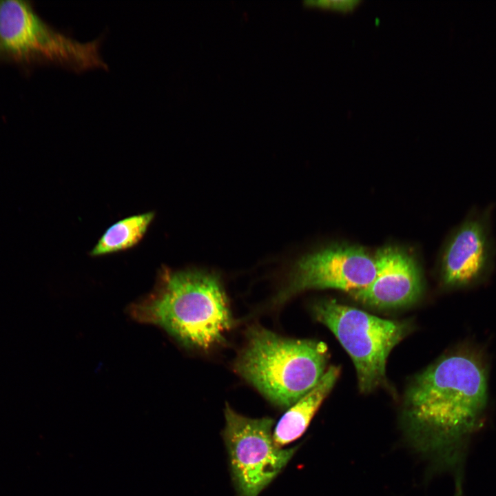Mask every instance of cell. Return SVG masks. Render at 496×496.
<instances>
[{"label":"cell","instance_id":"ba28073f","mask_svg":"<svg viewBox=\"0 0 496 496\" xmlns=\"http://www.w3.org/2000/svg\"><path fill=\"white\" fill-rule=\"evenodd\" d=\"M71 42L48 27L24 1H0V60L65 61Z\"/></svg>","mask_w":496,"mask_h":496},{"label":"cell","instance_id":"277c9868","mask_svg":"<svg viewBox=\"0 0 496 496\" xmlns=\"http://www.w3.org/2000/svg\"><path fill=\"white\" fill-rule=\"evenodd\" d=\"M312 310L315 318L334 334L351 357L360 391L369 393L384 383L387 358L406 335L408 324L333 299L316 302Z\"/></svg>","mask_w":496,"mask_h":496},{"label":"cell","instance_id":"7c38bea8","mask_svg":"<svg viewBox=\"0 0 496 496\" xmlns=\"http://www.w3.org/2000/svg\"><path fill=\"white\" fill-rule=\"evenodd\" d=\"M360 2V0H322L309 1L320 6L330 8L339 11H349L353 10Z\"/></svg>","mask_w":496,"mask_h":496},{"label":"cell","instance_id":"5b68a950","mask_svg":"<svg viewBox=\"0 0 496 496\" xmlns=\"http://www.w3.org/2000/svg\"><path fill=\"white\" fill-rule=\"evenodd\" d=\"M223 432L233 481L239 496H258L285 467L298 447H278L270 417L253 419L225 411Z\"/></svg>","mask_w":496,"mask_h":496},{"label":"cell","instance_id":"7a4b0ae2","mask_svg":"<svg viewBox=\"0 0 496 496\" xmlns=\"http://www.w3.org/2000/svg\"><path fill=\"white\" fill-rule=\"evenodd\" d=\"M136 320L164 329L186 347L206 350L220 344L233 325L229 301L214 273L163 270L154 291L134 304Z\"/></svg>","mask_w":496,"mask_h":496},{"label":"cell","instance_id":"52a82bcc","mask_svg":"<svg viewBox=\"0 0 496 496\" xmlns=\"http://www.w3.org/2000/svg\"><path fill=\"white\" fill-rule=\"evenodd\" d=\"M493 209L492 205L473 207L449 237L440 261L441 279L446 287H472L491 273L496 256Z\"/></svg>","mask_w":496,"mask_h":496},{"label":"cell","instance_id":"30bf717a","mask_svg":"<svg viewBox=\"0 0 496 496\" xmlns=\"http://www.w3.org/2000/svg\"><path fill=\"white\" fill-rule=\"evenodd\" d=\"M340 374L339 366H329L319 382L288 408L273 432V442L278 447L289 444L304 433L322 402L332 390Z\"/></svg>","mask_w":496,"mask_h":496},{"label":"cell","instance_id":"9c48e42d","mask_svg":"<svg viewBox=\"0 0 496 496\" xmlns=\"http://www.w3.org/2000/svg\"><path fill=\"white\" fill-rule=\"evenodd\" d=\"M374 260L375 276L368 286L350 293L354 300L368 307L393 309L419 298L422 282L412 256L400 248L385 247L377 251Z\"/></svg>","mask_w":496,"mask_h":496},{"label":"cell","instance_id":"8fae6325","mask_svg":"<svg viewBox=\"0 0 496 496\" xmlns=\"http://www.w3.org/2000/svg\"><path fill=\"white\" fill-rule=\"evenodd\" d=\"M154 217L152 211L132 216L112 225L90 252L98 256L134 247L143 237Z\"/></svg>","mask_w":496,"mask_h":496},{"label":"cell","instance_id":"3957f363","mask_svg":"<svg viewBox=\"0 0 496 496\" xmlns=\"http://www.w3.org/2000/svg\"><path fill=\"white\" fill-rule=\"evenodd\" d=\"M328 359L323 342L287 338L254 325L234 369L269 402L288 409L319 382Z\"/></svg>","mask_w":496,"mask_h":496},{"label":"cell","instance_id":"6da1fadb","mask_svg":"<svg viewBox=\"0 0 496 496\" xmlns=\"http://www.w3.org/2000/svg\"><path fill=\"white\" fill-rule=\"evenodd\" d=\"M484 363L470 351L445 355L417 375L404 400V417L415 442L426 450L445 448L470 431L488 402Z\"/></svg>","mask_w":496,"mask_h":496},{"label":"cell","instance_id":"8992f818","mask_svg":"<svg viewBox=\"0 0 496 496\" xmlns=\"http://www.w3.org/2000/svg\"><path fill=\"white\" fill-rule=\"evenodd\" d=\"M375 274V260L364 249L331 246L300 258L277 299L281 302L311 289H336L351 293L368 286Z\"/></svg>","mask_w":496,"mask_h":496}]
</instances>
